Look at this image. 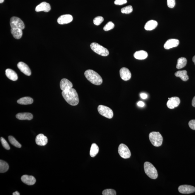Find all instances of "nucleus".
Segmentation results:
<instances>
[{
	"instance_id": "obj_1",
	"label": "nucleus",
	"mask_w": 195,
	"mask_h": 195,
	"mask_svg": "<svg viewBox=\"0 0 195 195\" xmlns=\"http://www.w3.org/2000/svg\"><path fill=\"white\" fill-rule=\"evenodd\" d=\"M62 95L64 100L69 105L75 106L78 104L79 102L78 94L73 88L63 91Z\"/></svg>"
},
{
	"instance_id": "obj_2",
	"label": "nucleus",
	"mask_w": 195,
	"mask_h": 195,
	"mask_svg": "<svg viewBox=\"0 0 195 195\" xmlns=\"http://www.w3.org/2000/svg\"><path fill=\"white\" fill-rule=\"evenodd\" d=\"M86 78L91 83L96 85H100L103 83V79L100 75L92 69H88L85 72Z\"/></svg>"
},
{
	"instance_id": "obj_3",
	"label": "nucleus",
	"mask_w": 195,
	"mask_h": 195,
	"mask_svg": "<svg viewBox=\"0 0 195 195\" xmlns=\"http://www.w3.org/2000/svg\"><path fill=\"white\" fill-rule=\"evenodd\" d=\"M145 173L151 179H155L158 176L157 170L150 162H147L144 164Z\"/></svg>"
},
{
	"instance_id": "obj_4",
	"label": "nucleus",
	"mask_w": 195,
	"mask_h": 195,
	"mask_svg": "<svg viewBox=\"0 0 195 195\" xmlns=\"http://www.w3.org/2000/svg\"><path fill=\"white\" fill-rule=\"evenodd\" d=\"M149 140L153 146L159 147L161 146L163 138L159 132L153 131L149 134Z\"/></svg>"
},
{
	"instance_id": "obj_5",
	"label": "nucleus",
	"mask_w": 195,
	"mask_h": 195,
	"mask_svg": "<svg viewBox=\"0 0 195 195\" xmlns=\"http://www.w3.org/2000/svg\"><path fill=\"white\" fill-rule=\"evenodd\" d=\"M90 47L93 52L102 56L106 57L109 55V52L108 49L98 43H92L90 45Z\"/></svg>"
},
{
	"instance_id": "obj_6",
	"label": "nucleus",
	"mask_w": 195,
	"mask_h": 195,
	"mask_svg": "<svg viewBox=\"0 0 195 195\" xmlns=\"http://www.w3.org/2000/svg\"><path fill=\"white\" fill-rule=\"evenodd\" d=\"M99 113L108 119H112L113 117V112L110 108L103 105H100L98 107Z\"/></svg>"
},
{
	"instance_id": "obj_7",
	"label": "nucleus",
	"mask_w": 195,
	"mask_h": 195,
	"mask_svg": "<svg viewBox=\"0 0 195 195\" xmlns=\"http://www.w3.org/2000/svg\"><path fill=\"white\" fill-rule=\"evenodd\" d=\"M10 24L11 28H19L23 30L25 28L24 23L16 17H13L11 18Z\"/></svg>"
},
{
	"instance_id": "obj_8",
	"label": "nucleus",
	"mask_w": 195,
	"mask_h": 195,
	"mask_svg": "<svg viewBox=\"0 0 195 195\" xmlns=\"http://www.w3.org/2000/svg\"><path fill=\"white\" fill-rule=\"evenodd\" d=\"M118 153L121 157L123 158H129L131 156V153L129 148L124 144L122 143L119 145Z\"/></svg>"
},
{
	"instance_id": "obj_9",
	"label": "nucleus",
	"mask_w": 195,
	"mask_h": 195,
	"mask_svg": "<svg viewBox=\"0 0 195 195\" xmlns=\"http://www.w3.org/2000/svg\"><path fill=\"white\" fill-rule=\"evenodd\" d=\"M179 193L182 194H189L195 192V187L189 185H182L178 188Z\"/></svg>"
},
{
	"instance_id": "obj_10",
	"label": "nucleus",
	"mask_w": 195,
	"mask_h": 195,
	"mask_svg": "<svg viewBox=\"0 0 195 195\" xmlns=\"http://www.w3.org/2000/svg\"><path fill=\"white\" fill-rule=\"evenodd\" d=\"M180 103V99L179 97H173L168 100L167 105L170 109H174L175 108L177 107Z\"/></svg>"
},
{
	"instance_id": "obj_11",
	"label": "nucleus",
	"mask_w": 195,
	"mask_h": 195,
	"mask_svg": "<svg viewBox=\"0 0 195 195\" xmlns=\"http://www.w3.org/2000/svg\"><path fill=\"white\" fill-rule=\"evenodd\" d=\"M73 20L72 15L69 14L61 15L58 18L57 22L59 24L63 25L69 24Z\"/></svg>"
},
{
	"instance_id": "obj_12",
	"label": "nucleus",
	"mask_w": 195,
	"mask_h": 195,
	"mask_svg": "<svg viewBox=\"0 0 195 195\" xmlns=\"http://www.w3.org/2000/svg\"><path fill=\"white\" fill-rule=\"evenodd\" d=\"M120 75L121 78L124 81H128L131 79V73L127 68L123 67L122 68L120 71Z\"/></svg>"
},
{
	"instance_id": "obj_13",
	"label": "nucleus",
	"mask_w": 195,
	"mask_h": 195,
	"mask_svg": "<svg viewBox=\"0 0 195 195\" xmlns=\"http://www.w3.org/2000/svg\"><path fill=\"white\" fill-rule=\"evenodd\" d=\"M17 66L19 70L25 75L28 76H30L31 75L30 69L25 63L23 62H20L18 63Z\"/></svg>"
},
{
	"instance_id": "obj_14",
	"label": "nucleus",
	"mask_w": 195,
	"mask_h": 195,
	"mask_svg": "<svg viewBox=\"0 0 195 195\" xmlns=\"http://www.w3.org/2000/svg\"><path fill=\"white\" fill-rule=\"evenodd\" d=\"M51 9L50 4L46 2H43L37 6L35 10L37 12L44 11L47 12L50 11Z\"/></svg>"
},
{
	"instance_id": "obj_15",
	"label": "nucleus",
	"mask_w": 195,
	"mask_h": 195,
	"mask_svg": "<svg viewBox=\"0 0 195 195\" xmlns=\"http://www.w3.org/2000/svg\"><path fill=\"white\" fill-rule=\"evenodd\" d=\"M179 44V41L177 39H171L167 40L164 44V47L167 49H170L172 48L177 47Z\"/></svg>"
},
{
	"instance_id": "obj_16",
	"label": "nucleus",
	"mask_w": 195,
	"mask_h": 195,
	"mask_svg": "<svg viewBox=\"0 0 195 195\" xmlns=\"http://www.w3.org/2000/svg\"><path fill=\"white\" fill-rule=\"evenodd\" d=\"M21 180L23 183L28 185H33L36 182V179L35 177L27 175H24L22 176Z\"/></svg>"
},
{
	"instance_id": "obj_17",
	"label": "nucleus",
	"mask_w": 195,
	"mask_h": 195,
	"mask_svg": "<svg viewBox=\"0 0 195 195\" xmlns=\"http://www.w3.org/2000/svg\"><path fill=\"white\" fill-rule=\"evenodd\" d=\"M73 84L69 80L66 78H63L60 82V89L62 91H64L72 88Z\"/></svg>"
},
{
	"instance_id": "obj_18",
	"label": "nucleus",
	"mask_w": 195,
	"mask_h": 195,
	"mask_svg": "<svg viewBox=\"0 0 195 195\" xmlns=\"http://www.w3.org/2000/svg\"><path fill=\"white\" fill-rule=\"evenodd\" d=\"M35 142L37 145L39 146H45L48 142L47 138L43 134H40L37 136L35 138Z\"/></svg>"
},
{
	"instance_id": "obj_19",
	"label": "nucleus",
	"mask_w": 195,
	"mask_h": 195,
	"mask_svg": "<svg viewBox=\"0 0 195 195\" xmlns=\"http://www.w3.org/2000/svg\"><path fill=\"white\" fill-rule=\"evenodd\" d=\"M16 117L20 120H31L33 118V116L30 113H20L17 114Z\"/></svg>"
},
{
	"instance_id": "obj_20",
	"label": "nucleus",
	"mask_w": 195,
	"mask_h": 195,
	"mask_svg": "<svg viewBox=\"0 0 195 195\" xmlns=\"http://www.w3.org/2000/svg\"><path fill=\"white\" fill-rule=\"evenodd\" d=\"M6 75L9 79L12 81H16L18 79V76L14 71L10 69H7L6 70Z\"/></svg>"
},
{
	"instance_id": "obj_21",
	"label": "nucleus",
	"mask_w": 195,
	"mask_h": 195,
	"mask_svg": "<svg viewBox=\"0 0 195 195\" xmlns=\"http://www.w3.org/2000/svg\"><path fill=\"white\" fill-rule=\"evenodd\" d=\"M148 56V54L143 50L137 51L134 54V57L136 59L143 60L146 59Z\"/></svg>"
},
{
	"instance_id": "obj_22",
	"label": "nucleus",
	"mask_w": 195,
	"mask_h": 195,
	"mask_svg": "<svg viewBox=\"0 0 195 195\" xmlns=\"http://www.w3.org/2000/svg\"><path fill=\"white\" fill-rule=\"evenodd\" d=\"M158 25L157 21L151 20L147 22L145 26V29L147 30H152L155 28Z\"/></svg>"
},
{
	"instance_id": "obj_23",
	"label": "nucleus",
	"mask_w": 195,
	"mask_h": 195,
	"mask_svg": "<svg viewBox=\"0 0 195 195\" xmlns=\"http://www.w3.org/2000/svg\"><path fill=\"white\" fill-rule=\"evenodd\" d=\"M33 102V100L30 97H24L20 98L17 101V103L19 104L27 105L31 104Z\"/></svg>"
},
{
	"instance_id": "obj_24",
	"label": "nucleus",
	"mask_w": 195,
	"mask_h": 195,
	"mask_svg": "<svg viewBox=\"0 0 195 195\" xmlns=\"http://www.w3.org/2000/svg\"><path fill=\"white\" fill-rule=\"evenodd\" d=\"M176 76L179 77L182 81H186L189 79V77L187 74V71L185 70L177 71L175 73Z\"/></svg>"
},
{
	"instance_id": "obj_25",
	"label": "nucleus",
	"mask_w": 195,
	"mask_h": 195,
	"mask_svg": "<svg viewBox=\"0 0 195 195\" xmlns=\"http://www.w3.org/2000/svg\"><path fill=\"white\" fill-rule=\"evenodd\" d=\"M11 32L14 38L16 39H20L23 35L22 30L19 28H11Z\"/></svg>"
},
{
	"instance_id": "obj_26",
	"label": "nucleus",
	"mask_w": 195,
	"mask_h": 195,
	"mask_svg": "<svg viewBox=\"0 0 195 195\" xmlns=\"http://www.w3.org/2000/svg\"><path fill=\"white\" fill-rule=\"evenodd\" d=\"M187 63L186 58L184 57H181L177 60V64L176 65V68L177 69H182L186 66Z\"/></svg>"
},
{
	"instance_id": "obj_27",
	"label": "nucleus",
	"mask_w": 195,
	"mask_h": 195,
	"mask_svg": "<svg viewBox=\"0 0 195 195\" xmlns=\"http://www.w3.org/2000/svg\"><path fill=\"white\" fill-rule=\"evenodd\" d=\"M99 150V147L96 144L93 143L92 146H91L90 152L91 157H95L98 153Z\"/></svg>"
},
{
	"instance_id": "obj_28",
	"label": "nucleus",
	"mask_w": 195,
	"mask_h": 195,
	"mask_svg": "<svg viewBox=\"0 0 195 195\" xmlns=\"http://www.w3.org/2000/svg\"><path fill=\"white\" fill-rule=\"evenodd\" d=\"M9 165L7 162L4 160H0V172L5 173L8 170Z\"/></svg>"
},
{
	"instance_id": "obj_29",
	"label": "nucleus",
	"mask_w": 195,
	"mask_h": 195,
	"mask_svg": "<svg viewBox=\"0 0 195 195\" xmlns=\"http://www.w3.org/2000/svg\"><path fill=\"white\" fill-rule=\"evenodd\" d=\"M8 138L9 142L12 145L17 148H21V145L15 139V138L12 136H9Z\"/></svg>"
},
{
	"instance_id": "obj_30",
	"label": "nucleus",
	"mask_w": 195,
	"mask_h": 195,
	"mask_svg": "<svg viewBox=\"0 0 195 195\" xmlns=\"http://www.w3.org/2000/svg\"><path fill=\"white\" fill-rule=\"evenodd\" d=\"M133 11V7L131 6H126L121 9V12L123 13L129 14L131 13Z\"/></svg>"
},
{
	"instance_id": "obj_31",
	"label": "nucleus",
	"mask_w": 195,
	"mask_h": 195,
	"mask_svg": "<svg viewBox=\"0 0 195 195\" xmlns=\"http://www.w3.org/2000/svg\"><path fill=\"white\" fill-rule=\"evenodd\" d=\"M104 21L103 17L99 16L96 17L93 20V23L96 25H99L101 24Z\"/></svg>"
},
{
	"instance_id": "obj_32",
	"label": "nucleus",
	"mask_w": 195,
	"mask_h": 195,
	"mask_svg": "<svg viewBox=\"0 0 195 195\" xmlns=\"http://www.w3.org/2000/svg\"><path fill=\"white\" fill-rule=\"evenodd\" d=\"M114 27V25L113 23L111 21L108 22L106 25L103 28L104 30L105 31H108L110 30L113 29Z\"/></svg>"
},
{
	"instance_id": "obj_33",
	"label": "nucleus",
	"mask_w": 195,
	"mask_h": 195,
	"mask_svg": "<svg viewBox=\"0 0 195 195\" xmlns=\"http://www.w3.org/2000/svg\"><path fill=\"white\" fill-rule=\"evenodd\" d=\"M103 195H116L117 192L115 190L112 189H106L104 190L102 192Z\"/></svg>"
},
{
	"instance_id": "obj_34",
	"label": "nucleus",
	"mask_w": 195,
	"mask_h": 195,
	"mask_svg": "<svg viewBox=\"0 0 195 195\" xmlns=\"http://www.w3.org/2000/svg\"><path fill=\"white\" fill-rule=\"evenodd\" d=\"M1 144H2V146L6 149L9 150L10 149V146H9L8 143H7V141H6L4 138H1Z\"/></svg>"
},
{
	"instance_id": "obj_35",
	"label": "nucleus",
	"mask_w": 195,
	"mask_h": 195,
	"mask_svg": "<svg viewBox=\"0 0 195 195\" xmlns=\"http://www.w3.org/2000/svg\"><path fill=\"white\" fill-rule=\"evenodd\" d=\"M175 0H167V4L168 7L173 8L175 5Z\"/></svg>"
},
{
	"instance_id": "obj_36",
	"label": "nucleus",
	"mask_w": 195,
	"mask_h": 195,
	"mask_svg": "<svg viewBox=\"0 0 195 195\" xmlns=\"http://www.w3.org/2000/svg\"><path fill=\"white\" fill-rule=\"evenodd\" d=\"M127 0H116L114 1V4L117 5H122L126 4Z\"/></svg>"
},
{
	"instance_id": "obj_37",
	"label": "nucleus",
	"mask_w": 195,
	"mask_h": 195,
	"mask_svg": "<svg viewBox=\"0 0 195 195\" xmlns=\"http://www.w3.org/2000/svg\"><path fill=\"white\" fill-rule=\"evenodd\" d=\"M189 125L191 129L195 130V120H190L189 123Z\"/></svg>"
},
{
	"instance_id": "obj_38",
	"label": "nucleus",
	"mask_w": 195,
	"mask_h": 195,
	"mask_svg": "<svg viewBox=\"0 0 195 195\" xmlns=\"http://www.w3.org/2000/svg\"><path fill=\"white\" fill-rule=\"evenodd\" d=\"M138 106L141 107H143L145 106V103L142 101H139L137 103Z\"/></svg>"
},
{
	"instance_id": "obj_39",
	"label": "nucleus",
	"mask_w": 195,
	"mask_h": 195,
	"mask_svg": "<svg viewBox=\"0 0 195 195\" xmlns=\"http://www.w3.org/2000/svg\"><path fill=\"white\" fill-rule=\"evenodd\" d=\"M140 96L142 99H146L148 97V95L145 93H142L141 94Z\"/></svg>"
},
{
	"instance_id": "obj_40",
	"label": "nucleus",
	"mask_w": 195,
	"mask_h": 195,
	"mask_svg": "<svg viewBox=\"0 0 195 195\" xmlns=\"http://www.w3.org/2000/svg\"><path fill=\"white\" fill-rule=\"evenodd\" d=\"M192 105L193 106L195 107V96L193 98V99L192 101Z\"/></svg>"
},
{
	"instance_id": "obj_41",
	"label": "nucleus",
	"mask_w": 195,
	"mask_h": 195,
	"mask_svg": "<svg viewBox=\"0 0 195 195\" xmlns=\"http://www.w3.org/2000/svg\"><path fill=\"white\" fill-rule=\"evenodd\" d=\"M13 195H20V193L19 192H18V191H16L15 192L13 193Z\"/></svg>"
},
{
	"instance_id": "obj_42",
	"label": "nucleus",
	"mask_w": 195,
	"mask_h": 195,
	"mask_svg": "<svg viewBox=\"0 0 195 195\" xmlns=\"http://www.w3.org/2000/svg\"><path fill=\"white\" fill-rule=\"evenodd\" d=\"M193 62L194 63L195 65V55L194 57H193Z\"/></svg>"
},
{
	"instance_id": "obj_43",
	"label": "nucleus",
	"mask_w": 195,
	"mask_h": 195,
	"mask_svg": "<svg viewBox=\"0 0 195 195\" xmlns=\"http://www.w3.org/2000/svg\"><path fill=\"white\" fill-rule=\"evenodd\" d=\"M4 0H0V3L2 4V3L4 2Z\"/></svg>"
}]
</instances>
